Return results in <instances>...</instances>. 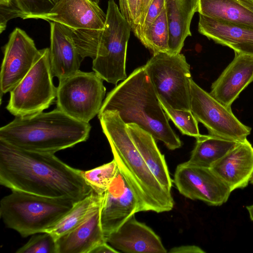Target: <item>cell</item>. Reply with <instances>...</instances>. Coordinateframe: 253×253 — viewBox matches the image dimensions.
<instances>
[{"mask_svg": "<svg viewBox=\"0 0 253 253\" xmlns=\"http://www.w3.org/2000/svg\"><path fill=\"white\" fill-rule=\"evenodd\" d=\"M16 253H57L56 239L50 233L44 232L31 237Z\"/></svg>", "mask_w": 253, "mask_h": 253, "instance_id": "30", "label": "cell"}, {"mask_svg": "<svg viewBox=\"0 0 253 253\" xmlns=\"http://www.w3.org/2000/svg\"><path fill=\"white\" fill-rule=\"evenodd\" d=\"M210 169L231 191L247 187L253 174V147L247 140L239 142Z\"/></svg>", "mask_w": 253, "mask_h": 253, "instance_id": "18", "label": "cell"}, {"mask_svg": "<svg viewBox=\"0 0 253 253\" xmlns=\"http://www.w3.org/2000/svg\"><path fill=\"white\" fill-rule=\"evenodd\" d=\"M253 82V56L235 52L231 62L212 84L210 93L231 108L240 93Z\"/></svg>", "mask_w": 253, "mask_h": 253, "instance_id": "16", "label": "cell"}, {"mask_svg": "<svg viewBox=\"0 0 253 253\" xmlns=\"http://www.w3.org/2000/svg\"><path fill=\"white\" fill-rule=\"evenodd\" d=\"M196 138L195 145L188 162L208 168H210L239 143L210 134H201Z\"/></svg>", "mask_w": 253, "mask_h": 253, "instance_id": "24", "label": "cell"}, {"mask_svg": "<svg viewBox=\"0 0 253 253\" xmlns=\"http://www.w3.org/2000/svg\"><path fill=\"white\" fill-rule=\"evenodd\" d=\"M168 119L170 120L182 134L197 138L201 135L198 122L191 111L174 109L159 100Z\"/></svg>", "mask_w": 253, "mask_h": 253, "instance_id": "29", "label": "cell"}, {"mask_svg": "<svg viewBox=\"0 0 253 253\" xmlns=\"http://www.w3.org/2000/svg\"><path fill=\"white\" fill-rule=\"evenodd\" d=\"M126 126L131 139L151 171L160 184L171 192L173 180L156 140L150 133L135 124H127Z\"/></svg>", "mask_w": 253, "mask_h": 253, "instance_id": "22", "label": "cell"}, {"mask_svg": "<svg viewBox=\"0 0 253 253\" xmlns=\"http://www.w3.org/2000/svg\"><path fill=\"white\" fill-rule=\"evenodd\" d=\"M100 206L101 203L80 225L56 239L57 253H90L107 242L101 224Z\"/></svg>", "mask_w": 253, "mask_h": 253, "instance_id": "20", "label": "cell"}, {"mask_svg": "<svg viewBox=\"0 0 253 253\" xmlns=\"http://www.w3.org/2000/svg\"><path fill=\"white\" fill-rule=\"evenodd\" d=\"M53 77L49 48L42 49L32 68L10 92L7 110L15 117H22L47 109L57 96V87L53 83Z\"/></svg>", "mask_w": 253, "mask_h": 253, "instance_id": "8", "label": "cell"}, {"mask_svg": "<svg viewBox=\"0 0 253 253\" xmlns=\"http://www.w3.org/2000/svg\"><path fill=\"white\" fill-rule=\"evenodd\" d=\"M60 0H12L8 7L0 6V32L7 21L13 18L42 19L46 16Z\"/></svg>", "mask_w": 253, "mask_h": 253, "instance_id": "25", "label": "cell"}, {"mask_svg": "<svg viewBox=\"0 0 253 253\" xmlns=\"http://www.w3.org/2000/svg\"><path fill=\"white\" fill-rule=\"evenodd\" d=\"M119 168L113 159L111 162L87 170H81L85 182L96 193L102 195L115 178Z\"/></svg>", "mask_w": 253, "mask_h": 253, "instance_id": "28", "label": "cell"}, {"mask_svg": "<svg viewBox=\"0 0 253 253\" xmlns=\"http://www.w3.org/2000/svg\"><path fill=\"white\" fill-rule=\"evenodd\" d=\"M49 23L51 70L59 82L80 70L83 59L76 47L72 29L57 22Z\"/></svg>", "mask_w": 253, "mask_h": 253, "instance_id": "17", "label": "cell"}, {"mask_svg": "<svg viewBox=\"0 0 253 253\" xmlns=\"http://www.w3.org/2000/svg\"><path fill=\"white\" fill-rule=\"evenodd\" d=\"M143 67L160 101L174 109L191 111L192 78L183 54H153Z\"/></svg>", "mask_w": 253, "mask_h": 253, "instance_id": "7", "label": "cell"}, {"mask_svg": "<svg viewBox=\"0 0 253 253\" xmlns=\"http://www.w3.org/2000/svg\"><path fill=\"white\" fill-rule=\"evenodd\" d=\"M102 30H72L77 50L84 59H93L92 70L103 80L116 85L127 78L126 62L131 28L114 0H109Z\"/></svg>", "mask_w": 253, "mask_h": 253, "instance_id": "5", "label": "cell"}, {"mask_svg": "<svg viewBox=\"0 0 253 253\" xmlns=\"http://www.w3.org/2000/svg\"><path fill=\"white\" fill-rule=\"evenodd\" d=\"M78 202L12 190L0 202V216L5 226L22 237L47 232Z\"/></svg>", "mask_w": 253, "mask_h": 253, "instance_id": "6", "label": "cell"}, {"mask_svg": "<svg viewBox=\"0 0 253 253\" xmlns=\"http://www.w3.org/2000/svg\"><path fill=\"white\" fill-rule=\"evenodd\" d=\"M198 31L235 52L253 56V27L199 14Z\"/></svg>", "mask_w": 253, "mask_h": 253, "instance_id": "19", "label": "cell"}, {"mask_svg": "<svg viewBox=\"0 0 253 253\" xmlns=\"http://www.w3.org/2000/svg\"><path fill=\"white\" fill-rule=\"evenodd\" d=\"M41 54L33 40L16 28L4 46L0 73V96L10 92L28 74Z\"/></svg>", "mask_w": 253, "mask_h": 253, "instance_id": "12", "label": "cell"}, {"mask_svg": "<svg viewBox=\"0 0 253 253\" xmlns=\"http://www.w3.org/2000/svg\"><path fill=\"white\" fill-rule=\"evenodd\" d=\"M246 208L249 212L251 220L253 221V204L248 206Z\"/></svg>", "mask_w": 253, "mask_h": 253, "instance_id": "37", "label": "cell"}, {"mask_svg": "<svg viewBox=\"0 0 253 253\" xmlns=\"http://www.w3.org/2000/svg\"><path fill=\"white\" fill-rule=\"evenodd\" d=\"M140 42L153 54L169 52V29L165 6L159 16L146 30Z\"/></svg>", "mask_w": 253, "mask_h": 253, "instance_id": "27", "label": "cell"}, {"mask_svg": "<svg viewBox=\"0 0 253 253\" xmlns=\"http://www.w3.org/2000/svg\"><path fill=\"white\" fill-rule=\"evenodd\" d=\"M191 111L210 134L239 142L250 134L251 128L238 120L231 108L223 105L193 79L191 81Z\"/></svg>", "mask_w": 253, "mask_h": 253, "instance_id": "10", "label": "cell"}, {"mask_svg": "<svg viewBox=\"0 0 253 253\" xmlns=\"http://www.w3.org/2000/svg\"><path fill=\"white\" fill-rule=\"evenodd\" d=\"M0 184L12 190L79 201L93 190L81 170L54 154L21 149L0 140Z\"/></svg>", "mask_w": 253, "mask_h": 253, "instance_id": "1", "label": "cell"}, {"mask_svg": "<svg viewBox=\"0 0 253 253\" xmlns=\"http://www.w3.org/2000/svg\"><path fill=\"white\" fill-rule=\"evenodd\" d=\"M169 253H205V251L195 245H183L171 248Z\"/></svg>", "mask_w": 253, "mask_h": 253, "instance_id": "33", "label": "cell"}, {"mask_svg": "<svg viewBox=\"0 0 253 253\" xmlns=\"http://www.w3.org/2000/svg\"><path fill=\"white\" fill-rule=\"evenodd\" d=\"M106 110H117L126 125H137L169 150L181 146L143 66L108 92L98 114Z\"/></svg>", "mask_w": 253, "mask_h": 253, "instance_id": "3", "label": "cell"}, {"mask_svg": "<svg viewBox=\"0 0 253 253\" xmlns=\"http://www.w3.org/2000/svg\"><path fill=\"white\" fill-rule=\"evenodd\" d=\"M120 253L112 247L107 242L102 243L95 247L90 253Z\"/></svg>", "mask_w": 253, "mask_h": 253, "instance_id": "34", "label": "cell"}, {"mask_svg": "<svg viewBox=\"0 0 253 253\" xmlns=\"http://www.w3.org/2000/svg\"><path fill=\"white\" fill-rule=\"evenodd\" d=\"M12 0H0V6L8 7L11 5Z\"/></svg>", "mask_w": 253, "mask_h": 253, "instance_id": "36", "label": "cell"}, {"mask_svg": "<svg viewBox=\"0 0 253 253\" xmlns=\"http://www.w3.org/2000/svg\"><path fill=\"white\" fill-rule=\"evenodd\" d=\"M90 0L98 4L100 0Z\"/></svg>", "mask_w": 253, "mask_h": 253, "instance_id": "39", "label": "cell"}, {"mask_svg": "<svg viewBox=\"0 0 253 253\" xmlns=\"http://www.w3.org/2000/svg\"><path fill=\"white\" fill-rule=\"evenodd\" d=\"M103 81L94 71L79 70L59 81L56 108L74 119L89 123L103 104L106 93Z\"/></svg>", "mask_w": 253, "mask_h": 253, "instance_id": "9", "label": "cell"}, {"mask_svg": "<svg viewBox=\"0 0 253 253\" xmlns=\"http://www.w3.org/2000/svg\"><path fill=\"white\" fill-rule=\"evenodd\" d=\"M102 195L93 190L86 197L77 202L72 209L47 232L56 239L70 231L82 222L101 202Z\"/></svg>", "mask_w": 253, "mask_h": 253, "instance_id": "26", "label": "cell"}, {"mask_svg": "<svg viewBox=\"0 0 253 253\" xmlns=\"http://www.w3.org/2000/svg\"><path fill=\"white\" fill-rule=\"evenodd\" d=\"M197 12L207 17L253 27V0H199Z\"/></svg>", "mask_w": 253, "mask_h": 253, "instance_id": "23", "label": "cell"}, {"mask_svg": "<svg viewBox=\"0 0 253 253\" xmlns=\"http://www.w3.org/2000/svg\"><path fill=\"white\" fill-rule=\"evenodd\" d=\"M98 117L114 159L138 201L140 211H171L174 206L171 192L160 184L145 163L119 112L106 110Z\"/></svg>", "mask_w": 253, "mask_h": 253, "instance_id": "2", "label": "cell"}, {"mask_svg": "<svg viewBox=\"0 0 253 253\" xmlns=\"http://www.w3.org/2000/svg\"><path fill=\"white\" fill-rule=\"evenodd\" d=\"M106 14L90 0H60L43 20L72 30H102Z\"/></svg>", "mask_w": 253, "mask_h": 253, "instance_id": "14", "label": "cell"}, {"mask_svg": "<svg viewBox=\"0 0 253 253\" xmlns=\"http://www.w3.org/2000/svg\"><path fill=\"white\" fill-rule=\"evenodd\" d=\"M250 182L253 185V174L252 176Z\"/></svg>", "mask_w": 253, "mask_h": 253, "instance_id": "38", "label": "cell"}, {"mask_svg": "<svg viewBox=\"0 0 253 253\" xmlns=\"http://www.w3.org/2000/svg\"><path fill=\"white\" fill-rule=\"evenodd\" d=\"M153 0H142V7H141V14L140 23H139L138 26L135 30V31L142 24V23L145 19V17L146 16L148 8ZM135 31L133 33H134L135 32Z\"/></svg>", "mask_w": 253, "mask_h": 253, "instance_id": "35", "label": "cell"}, {"mask_svg": "<svg viewBox=\"0 0 253 253\" xmlns=\"http://www.w3.org/2000/svg\"><path fill=\"white\" fill-rule=\"evenodd\" d=\"M91 126L56 108L15 118L0 128V140L17 147L55 153L87 140Z\"/></svg>", "mask_w": 253, "mask_h": 253, "instance_id": "4", "label": "cell"}, {"mask_svg": "<svg viewBox=\"0 0 253 253\" xmlns=\"http://www.w3.org/2000/svg\"><path fill=\"white\" fill-rule=\"evenodd\" d=\"M165 6V0H153L149 6L142 24L134 33L140 41L150 26L159 16Z\"/></svg>", "mask_w": 253, "mask_h": 253, "instance_id": "32", "label": "cell"}, {"mask_svg": "<svg viewBox=\"0 0 253 253\" xmlns=\"http://www.w3.org/2000/svg\"><path fill=\"white\" fill-rule=\"evenodd\" d=\"M142 0H119L120 12L134 32L138 26Z\"/></svg>", "mask_w": 253, "mask_h": 253, "instance_id": "31", "label": "cell"}, {"mask_svg": "<svg viewBox=\"0 0 253 253\" xmlns=\"http://www.w3.org/2000/svg\"><path fill=\"white\" fill-rule=\"evenodd\" d=\"M106 240L120 252H168L159 236L149 226L136 219L134 214L129 217L117 231L107 237Z\"/></svg>", "mask_w": 253, "mask_h": 253, "instance_id": "15", "label": "cell"}, {"mask_svg": "<svg viewBox=\"0 0 253 253\" xmlns=\"http://www.w3.org/2000/svg\"><path fill=\"white\" fill-rule=\"evenodd\" d=\"M173 182L184 197L200 200L212 206L225 203L232 192L210 168L188 161L177 166Z\"/></svg>", "mask_w": 253, "mask_h": 253, "instance_id": "11", "label": "cell"}, {"mask_svg": "<svg viewBox=\"0 0 253 253\" xmlns=\"http://www.w3.org/2000/svg\"><path fill=\"white\" fill-rule=\"evenodd\" d=\"M199 0H165L169 29V53L178 54L191 36L190 24L198 11Z\"/></svg>", "mask_w": 253, "mask_h": 253, "instance_id": "21", "label": "cell"}, {"mask_svg": "<svg viewBox=\"0 0 253 253\" xmlns=\"http://www.w3.org/2000/svg\"><path fill=\"white\" fill-rule=\"evenodd\" d=\"M139 211L138 201L119 170L102 195L100 221L105 238L117 231L129 217Z\"/></svg>", "mask_w": 253, "mask_h": 253, "instance_id": "13", "label": "cell"}]
</instances>
